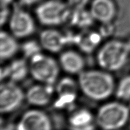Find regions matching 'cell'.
I'll return each instance as SVG.
<instances>
[{"mask_svg": "<svg viewBox=\"0 0 130 130\" xmlns=\"http://www.w3.org/2000/svg\"><path fill=\"white\" fill-rule=\"evenodd\" d=\"M78 85L86 96L97 101L108 98L115 89L113 77L105 70L83 71L79 74Z\"/></svg>", "mask_w": 130, "mask_h": 130, "instance_id": "1", "label": "cell"}, {"mask_svg": "<svg viewBox=\"0 0 130 130\" xmlns=\"http://www.w3.org/2000/svg\"><path fill=\"white\" fill-rule=\"evenodd\" d=\"M129 53L127 43L118 40L110 41L98 51L97 62L104 70L116 71L126 63Z\"/></svg>", "mask_w": 130, "mask_h": 130, "instance_id": "2", "label": "cell"}, {"mask_svg": "<svg viewBox=\"0 0 130 130\" xmlns=\"http://www.w3.org/2000/svg\"><path fill=\"white\" fill-rule=\"evenodd\" d=\"M128 108L119 102H110L101 107L96 116V122L100 128L104 129H117L122 128L128 121Z\"/></svg>", "mask_w": 130, "mask_h": 130, "instance_id": "3", "label": "cell"}, {"mask_svg": "<svg viewBox=\"0 0 130 130\" xmlns=\"http://www.w3.org/2000/svg\"><path fill=\"white\" fill-rule=\"evenodd\" d=\"M71 8L59 0H47L37 6L36 14L42 25L53 26L66 24Z\"/></svg>", "mask_w": 130, "mask_h": 130, "instance_id": "4", "label": "cell"}, {"mask_svg": "<svg viewBox=\"0 0 130 130\" xmlns=\"http://www.w3.org/2000/svg\"><path fill=\"white\" fill-rule=\"evenodd\" d=\"M29 71L34 79L44 84L53 85L59 73V66L51 57L41 53L30 59Z\"/></svg>", "mask_w": 130, "mask_h": 130, "instance_id": "5", "label": "cell"}, {"mask_svg": "<svg viewBox=\"0 0 130 130\" xmlns=\"http://www.w3.org/2000/svg\"><path fill=\"white\" fill-rule=\"evenodd\" d=\"M25 98V95L16 83L10 81L2 83L0 87V111L1 113L13 112Z\"/></svg>", "mask_w": 130, "mask_h": 130, "instance_id": "6", "label": "cell"}, {"mask_svg": "<svg viewBox=\"0 0 130 130\" xmlns=\"http://www.w3.org/2000/svg\"><path fill=\"white\" fill-rule=\"evenodd\" d=\"M9 28L15 38H24L30 36L35 31L36 25L31 15L23 9L15 8L11 14Z\"/></svg>", "mask_w": 130, "mask_h": 130, "instance_id": "7", "label": "cell"}, {"mask_svg": "<svg viewBox=\"0 0 130 130\" xmlns=\"http://www.w3.org/2000/svg\"><path fill=\"white\" fill-rule=\"evenodd\" d=\"M16 128L19 130H49L52 124L46 113L38 110H31L23 114Z\"/></svg>", "mask_w": 130, "mask_h": 130, "instance_id": "8", "label": "cell"}, {"mask_svg": "<svg viewBox=\"0 0 130 130\" xmlns=\"http://www.w3.org/2000/svg\"><path fill=\"white\" fill-rule=\"evenodd\" d=\"M54 91L53 85L43 83L33 85L27 91L25 98L27 102L32 106H45L50 102Z\"/></svg>", "mask_w": 130, "mask_h": 130, "instance_id": "9", "label": "cell"}, {"mask_svg": "<svg viewBox=\"0 0 130 130\" xmlns=\"http://www.w3.org/2000/svg\"><path fill=\"white\" fill-rule=\"evenodd\" d=\"M39 43L42 47L48 52L58 53L66 45L64 32L55 29H46L39 35Z\"/></svg>", "mask_w": 130, "mask_h": 130, "instance_id": "10", "label": "cell"}, {"mask_svg": "<svg viewBox=\"0 0 130 130\" xmlns=\"http://www.w3.org/2000/svg\"><path fill=\"white\" fill-rule=\"evenodd\" d=\"M90 12L95 20L102 23L111 22L116 14V8L112 0H93Z\"/></svg>", "mask_w": 130, "mask_h": 130, "instance_id": "11", "label": "cell"}, {"mask_svg": "<svg viewBox=\"0 0 130 130\" xmlns=\"http://www.w3.org/2000/svg\"><path fill=\"white\" fill-rule=\"evenodd\" d=\"M59 63L64 71L70 74H79L85 66V61L82 55L73 50L62 53L60 55Z\"/></svg>", "mask_w": 130, "mask_h": 130, "instance_id": "12", "label": "cell"}, {"mask_svg": "<svg viewBox=\"0 0 130 130\" xmlns=\"http://www.w3.org/2000/svg\"><path fill=\"white\" fill-rule=\"evenodd\" d=\"M102 37L99 32L85 30L76 34L74 44L85 53H91L101 43Z\"/></svg>", "mask_w": 130, "mask_h": 130, "instance_id": "13", "label": "cell"}, {"mask_svg": "<svg viewBox=\"0 0 130 130\" xmlns=\"http://www.w3.org/2000/svg\"><path fill=\"white\" fill-rule=\"evenodd\" d=\"M93 115L87 109L82 108L75 111L69 118V123L72 129H93Z\"/></svg>", "mask_w": 130, "mask_h": 130, "instance_id": "14", "label": "cell"}, {"mask_svg": "<svg viewBox=\"0 0 130 130\" xmlns=\"http://www.w3.org/2000/svg\"><path fill=\"white\" fill-rule=\"evenodd\" d=\"M13 35L1 30L0 33V58L6 61L14 56L19 50V45Z\"/></svg>", "mask_w": 130, "mask_h": 130, "instance_id": "15", "label": "cell"}, {"mask_svg": "<svg viewBox=\"0 0 130 130\" xmlns=\"http://www.w3.org/2000/svg\"><path fill=\"white\" fill-rule=\"evenodd\" d=\"M9 79L11 82L17 83L24 80L29 71V65L24 58L14 59L8 64Z\"/></svg>", "mask_w": 130, "mask_h": 130, "instance_id": "16", "label": "cell"}, {"mask_svg": "<svg viewBox=\"0 0 130 130\" xmlns=\"http://www.w3.org/2000/svg\"><path fill=\"white\" fill-rule=\"evenodd\" d=\"M78 83L70 77H64L57 83L55 90L58 94H77Z\"/></svg>", "mask_w": 130, "mask_h": 130, "instance_id": "17", "label": "cell"}, {"mask_svg": "<svg viewBox=\"0 0 130 130\" xmlns=\"http://www.w3.org/2000/svg\"><path fill=\"white\" fill-rule=\"evenodd\" d=\"M94 21V18L90 11H87L85 9H74V26L86 29L92 25Z\"/></svg>", "mask_w": 130, "mask_h": 130, "instance_id": "18", "label": "cell"}, {"mask_svg": "<svg viewBox=\"0 0 130 130\" xmlns=\"http://www.w3.org/2000/svg\"><path fill=\"white\" fill-rule=\"evenodd\" d=\"M42 48L39 42L34 39H30L25 41L21 46V49L25 58L30 59L34 55L41 53Z\"/></svg>", "mask_w": 130, "mask_h": 130, "instance_id": "19", "label": "cell"}, {"mask_svg": "<svg viewBox=\"0 0 130 130\" xmlns=\"http://www.w3.org/2000/svg\"><path fill=\"white\" fill-rule=\"evenodd\" d=\"M115 94L119 99L124 101L130 99V76H125L120 81Z\"/></svg>", "mask_w": 130, "mask_h": 130, "instance_id": "20", "label": "cell"}, {"mask_svg": "<svg viewBox=\"0 0 130 130\" xmlns=\"http://www.w3.org/2000/svg\"><path fill=\"white\" fill-rule=\"evenodd\" d=\"M58 98L55 101V108L62 109L69 107L75 102L77 94H63L58 95Z\"/></svg>", "mask_w": 130, "mask_h": 130, "instance_id": "21", "label": "cell"}, {"mask_svg": "<svg viewBox=\"0 0 130 130\" xmlns=\"http://www.w3.org/2000/svg\"><path fill=\"white\" fill-rule=\"evenodd\" d=\"M114 31V27L111 22L102 23V25L100 27L99 32L102 37H110L113 34Z\"/></svg>", "mask_w": 130, "mask_h": 130, "instance_id": "22", "label": "cell"}, {"mask_svg": "<svg viewBox=\"0 0 130 130\" xmlns=\"http://www.w3.org/2000/svg\"><path fill=\"white\" fill-rule=\"evenodd\" d=\"M90 0H67V5L72 9H85Z\"/></svg>", "mask_w": 130, "mask_h": 130, "instance_id": "23", "label": "cell"}, {"mask_svg": "<svg viewBox=\"0 0 130 130\" xmlns=\"http://www.w3.org/2000/svg\"><path fill=\"white\" fill-rule=\"evenodd\" d=\"M9 6H1V26H2L9 20L11 15Z\"/></svg>", "mask_w": 130, "mask_h": 130, "instance_id": "24", "label": "cell"}, {"mask_svg": "<svg viewBox=\"0 0 130 130\" xmlns=\"http://www.w3.org/2000/svg\"><path fill=\"white\" fill-rule=\"evenodd\" d=\"M9 70L8 64L2 66L1 68V80L2 81L7 78H9Z\"/></svg>", "mask_w": 130, "mask_h": 130, "instance_id": "25", "label": "cell"}, {"mask_svg": "<svg viewBox=\"0 0 130 130\" xmlns=\"http://www.w3.org/2000/svg\"><path fill=\"white\" fill-rule=\"evenodd\" d=\"M22 4L25 5H32L41 2L42 0H20Z\"/></svg>", "mask_w": 130, "mask_h": 130, "instance_id": "26", "label": "cell"}, {"mask_svg": "<svg viewBox=\"0 0 130 130\" xmlns=\"http://www.w3.org/2000/svg\"><path fill=\"white\" fill-rule=\"evenodd\" d=\"M13 0H0L1 6H9L10 4L12 3Z\"/></svg>", "mask_w": 130, "mask_h": 130, "instance_id": "27", "label": "cell"}, {"mask_svg": "<svg viewBox=\"0 0 130 130\" xmlns=\"http://www.w3.org/2000/svg\"><path fill=\"white\" fill-rule=\"evenodd\" d=\"M127 45H128V46L129 49V51H130V39L128 41V42H127Z\"/></svg>", "mask_w": 130, "mask_h": 130, "instance_id": "28", "label": "cell"}, {"mask_svg": "<svg viewBox=\"0 0 130 130\" xmlns=\"http://www.w3.org/2000/svg\"><path fill=\"white\" fill-rule=\"evenodd\" d=\"M129 127H130V122H129Z\"/></svg>", "mask_w": 130, "mask_h": 130, "instance_id": "29", "label": "cell"}]
</instances>
